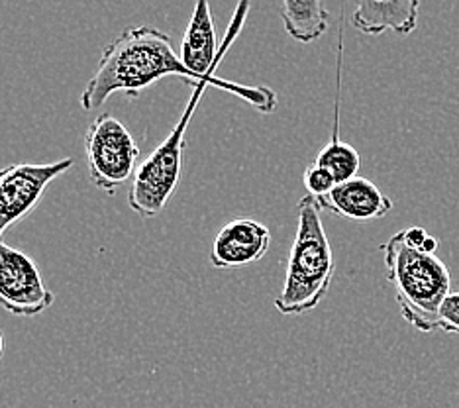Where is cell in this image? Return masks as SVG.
Listing matches in <instances>:
<instances>
[{"instance_id":"13","label":"cell","mask_w":459,"mask_h":408,"mask_svg":"<svg viewBox=\"0 0 459 408\" xmlns=\"http://www.w3.org/2000/svg\"><path fill=\"white\" fill-rule=\"evenodd\" d=\"M315 163L330 171L338 185L356 179L359 173V167H361L359 152L353 148V145L340 140V97L336 99V118H333L332 138L325 148L320 150Z\"/></svg>"},{"instance_id":"10","label":"cell","mask_w":459,"mask_h":408,"mask_svg":"<svg viewBox=\"0 0 459 408\" xmlns=\"http://www.w3.org/2000/svg\"><path fill=\"white\" fill-rule=\"evenodd\" d=\"M316 201L322 211H330L351 222H373L393 211L391 198L365 177L340 183Z\"/></svg>"},{"instance_id":"7","label":"cell","mask_w":459,"mask_h":408,"mask_svg":"<svg viewBox=\"0 0 459 408\" xmlns=\"http://www.w3.org/2000/svg\"><path fill=\"white\" fill-rule=\"evenodd\" d=\"M54 300L36 261L0 239V307L14 317H38Z\"/></svg>"},{"instance_id":"11","label":"cell","mask_w":459,"mask_h":408,"mask_svg":"<svg viewBox=\"0 0 459 408\" xmlns=\"http://www.w3.org/2000/svg\"><path fill=\"white\" fill-rule=\"evenodd\" d=\"M419 0L359 3L351 14V26L368 36H379L385 30L409 36L419 26Z\"/></svg>"},{"instance_id":"18","label":"cell","mask_w":459,"mask_h":408,"mask_svg":"<svg viewBox=\"0 0 459 408\" xmlns=\"http://www.w3.org/2000/svg\"><path fill=\"white\" fill-rule=\"evenodd\" d=\"M3 352H4V336L3 332H0V358H3Z\"/></svg>"},{"instance_id":"15","label":"cell","mask_w":459,"mask_h":408,"mask_svg":"<svg viewBox=\"0 0 459 408\" xmlns=\"http://www.w3.org/2000/svg\"><path fill=\"white\" fill-rule=\"evenodd\" d=\"M440 330L459 336V292H452L440 307Z\"/></svg>"},{"instance_id":"12","label":"cell","mask_w":459,"mask_h":408,"mask_svg":"<svg viewBox=\"0 0 459 408\" xmlns=\"http://www.w3.org/2000/svg\"><path fill=\"white\" fill-rule=\"evenodd\" d=\"M328 16L330 13L320 0H285L281 4L285 31L300 44H310L325 36L330 24Z\"/></svg>"},{"instance_id":"9","label":"cell","mask_w":459,"mask_h":408,"mask_svg":"<svg viewBox=\"0 0 459 408\" xmlns=\"http://www.w3.org/2000/svg\"><path fill=\"white\" fill-rule=\"evenodd\" d=\"M271 246L269 228L254 218L239 216L216 234L211 261L218 269H239L264 259Z\"/></svg>"},{"instance_id":"6","label":"cell","mask_w":459,"mask_h":408,"mask_svg":"<svg viewBox=\"0 0 459 408\" xmlns=\"http://www.w3.org/2000/svg\"><path fill=\"white\" fill-rule=\"evenodd\" d=\"M73 160L54 163H13L0 169V239L8 228L32 214L48 187L67 173Z\"/></svg>"},{"instance_id":"14","label":"cell","mask_w":459,"mask_h":408,"mask_svg":"<svg viewBox=\"0 0 459 408\" xmlns=\"http://www.w3.org/2000/svg\"><path fill=\"white\" fill-rule=\"evenodd\" d=\"M302 183H305L307 191L310 196L315 198H322L326 196L333 187H336V179H333L332 173L326 171L325 167H320L316 163H310L305 173H302Z\"/></svg>"},{"instance_id":"5","label":"cell","mask_w":459,"mask_h":408,"mask_svg":"<svg viewBox=\"0 0 459 408\" xmlns=\"http://www.w3.org/2000/svg\"><path fill=\"white\" fill-rule=\"evenodd\" d=\"M85 152L91 181L104 193H117L120 185L134 179L138 169V143L126 126L108 112L99 114L91 122L85 135Z\"/></svg>"},{"instance_id":"17","label":"cell","mask_w":459,"mask_h":408,"mask_svg":"<svg viewBox=\"0 0 459 408\" xmlns=\"http://www.w3.org/2000/svg\"><path fill=\"white\" fill-rule=\"evenodd\" d=\"M420 249L426 251V254H436V251H437V239L434 236H428L424 246Z\"/></svg>"},{"instance_id":"3","label":"cell","mask_w":459,"mask_h":408,"mask_svg":"<svg viewBox=\"0 0 459 408\" xmlns=\"http://www.w3.org/2000/svg\"><path fill=\"white\" fill-rule=\"evenodd\" d=\"M297 236L290 246L283 289L275 308L285 317L315 310L328 295L333 271V251L322 222V208L315 196H302L297 206Z\"/></svg>"},{"instance_id":"1","label":"cell","mask_w":459,"mask_h":408,"mask_svg":"<svg viewBox=\"0 0 459 408\" xmlns=\"http://www.w3.org/2000/svg\"><path fill=\"white\" fill-rule=\"evenodd\" d=\"M181 77L191 87L201 82H212L216 89H224L264 114L277 110L279 99L275 91L267 87H249L242 82L224 79H198L185 67L181 56L177 54L171 38L153 26H138L124 30L104 48L95 75L87 82L81 94L82 110H99L112 94L124 92L128 97H138L163 77Z\"/></svg>"},{"instance_id":"8","label":"cell","mask_w":459,"mask_h":408,"mask_svg":"<svg viewBox=\"0 0 459 408\" xmlns=\"http://www.w3.org/2000/svg\"><path fill=\"white\" fill-rule=\"evenodd\" d=\"M247 8H249L247 3L238 4L236 14L226 31L224 44L221 46V54H218V57H216L218 44H216V30H214V22H212L211 4L204 3V0L196 3L195 13L189 20V26H186L183 41H181V59L185 63V67L189 69L195 77H198V79L214 77L216 65L221 63L230 44H232V41L238 38L239 30H242V26L246 22Z\"/></svg>"},{"instance_id":"16","label":"cell","mask_w":459,"mask_h":408,"mask_svg":"<svg viewBox=\"0 0 459 408\" xmlns=\"http://www.w3.org/2000/svg\"><path fill=\"white\" fill-rule=\"evenodd\" d=\"M403 234L406 238V242H409L416 249H420L424 246V242H426V238H428V232H426L424 228H420V226L406 228V230H403Z\"/></svg>"},{"instance_id":"4","label":"cell","mask_w":459,"mask_h":408,"mask_svg":"<svg viewBox=\"0 0 459 408\" xmlns=\"http://www.w3.org/2000/svg\"><path fill=\"white\" fill-rule=\"evenodd\" d=\"M206 87H214L212 82H201L193 87L195 92L186 104L181 120L175 124L171 134L165 142L158 145L145 160L140 163L132 179L128 193L130 208L142 218H153L165 211L183 173V152H185V132L189 128V122L195 114L198 100H201Z\"/></svg>"},{"instance_id":"2","label":"cell","mask_w":459,"mask_h":408,"mask_svg":"<svg viewBox=\"0 0 459 408\" xmlns=\"http://www.w3.org/2000/svg\"><path fill=\"white\" fill-rule=\"evenodd\" d=\"M387 279L403 318L419 332L440 330V307L452 295V275L436 254L412 247L403 232L381 246Z\"/></svg>"}]
</instances>
